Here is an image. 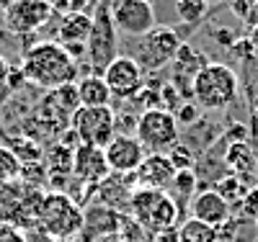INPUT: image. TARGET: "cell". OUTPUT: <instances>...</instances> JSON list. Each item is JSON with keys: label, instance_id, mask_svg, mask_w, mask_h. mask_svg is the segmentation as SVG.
I'll return each mask as SVG.
<instances>
[{"label": "cell", "instance_id": "obj_1", "mask_svg": "<svg viewBox=\"0 0 258 242\" xmlns=\"http://www.w3.org/2000/svg\"><path fill=\"white\" fill-rule=\"evenodd\" d=\"M18 67L26 83L44 88V91H57L62 85L75 83L80 72L78 59L59 41H36L24 52Z\"/></svg>", "mask_w": 258, "mask_h": 242}, {"label": "cell", "instance_id": "obj_2", "mask_svg": "<svg viewBox=\"0 0 258 242\" xmlns=\"http://www.w3.org/2000/svg\"><path fill=\"white\" fill-rule=\"evenodd\" d=\"M129 216L147 234L155 237L181 224V206L176 201V196H170L168 191L137 186L132 199H129Z\"/></svg>", "mask_w": 258, "mask_h": 242}, {"label": "cell", "instance_id": "obj_3", "mask_svg": "<svg viewBox=\"0 0 258 242\" xmlns=\"http://www.w3.org/2000/svg\"><path fill=\"white\" fill-rule=\"evenodd\" d=\"M238 72L220 62H207L191 83V101L204 111H222L238 101Z\"/></svg>", "mask_w": 258, "mask_h": 242}, {"label": "cell", "instance_id": "obj_4", "mask_svg": "<svg viewBox=\"0 0 258 242\" xmlns=\"http://www.w3.org/2000/svg\"><path fill=\"white\" fill-rule=\"evenodd\" d=\"M36 222L41 232L49 234L52 239H75L83 224V211L68 193L54 191V193L41 196Z\"/></svg>", "mask_w": 258, "mask_h": 242}, {"label": "cell", "instance_id": "obj_5", "mask_svg": "<svg viewBox=\"0 0 258 242\" xmlns=\"http://www.w3.org/2000/svg\"><path fill=\"white\" fill-rule=\"evenodd\" d=\"M132 134L140 139L147 155H168L176 144H181V126L176 116L165 108H147L137 116Z\"/></svg>", "mask_w": 258, "mask_h": 242}, {"label": "cell", "instance_id": "obj_6", "mask_svg": "<svg viewBox=\"0 0 258 242\" xmlns=\"http://www.w3.org/2000/svg\"><path fill=\"white\" fill-rule=\"evenodd\" d=\"M181 44L183 41L176 34V29H170V26H155V29H150L145 36L137 39L135 54H129V57L140 64L145 75L147 72H158V70L168 67V64L176 59Z\"/></svg>", "mask_w": 258, "mask_h": 242}, {"label": "cell", "instance_id": "obj_7", "mask_svg": "<svg viewBox=\"0 0 258 242\" xmlns=\"http://www.w3.org/2000/svg\"><path fill=\"white\" fill-rule=\"evenodd\" d=\"M70 129L75 131L78 144L106 147L116 131V111L111 106H80L70 114Z\"/></svg>", "mask_w": 258, "mask_h": 242}, {"label": "cell", "instance_id": "obj_8", "mask_svg": "<svg viewBox=\"0 0 258 242\" xmlns=\"http://www.w3.org/2000/svg\"><path fill=\"white\" fill-rule=\"evenodd\" d=\"M85 54H88L93 75H101L119 57V31L111 21L109 3L98 6L93 13V29L88 41H85Z\"/></svg>", "mask_w": 258, "mask_h": 242}, {"label": "cell", "instance_id": "obj_9", "mask_svg": "<svg viewBox=\"0 0 258 242\" xmlns=\"http://www.w3.org/2000/svg\"><path fill=\"white\" fill-rule=\"evenodd\" d=\"M109 11L116 31L124 36L140 39L158 26L153 0H109Z\"/></svg>", "mask_w": 258, "mask_h": 242}, {"label": "cell", "instance_id": "obj_10", "mask_svg": "<svg viewBox=\"0 0 258 242\" xmlns=\"http://www.w3.org/2000/svg\"><path fill=\"white\" fill-rule=\"evenodd\" d=\"M54 16V8L49 0H11L3 11V24L11 34L26 36L47 26Z\"/></svg>", "mask_w": 258, "mask_h": 242}, {"label": "cell", "instance_id": "obj_11", "mask_svg": "<svg viewBox=\"0 0 258 242\" xmlns=\"http://www.w3.org/2000/svg\"><path fill=\"white\" fill-rule=\"evenodd\" d=\"M101 77L106 80V85H109V91L116 101H132L145 88V72L129 54H119L101 72Z\"/></svg>", "mask_w": 258, "mask_h": 242}, {"label": "cell", "instance_id": "obj_12", "mask_svg": "<svg viewBox=\"0 0 258 242\" xmlns=\"http://www.w3.org/2000/svg\"><path fill=\"white\" fill-rule=\"evenodd\" d=\"M103 155H106V165H109L111 173L132 175V173H137V168L147 157V152L135 134H116L103 147Z\"/></svg>", "mask_w": 258, "mask_h": 242}, {"label": "cell", "instance_id": "obj_13", "mask_svg": "<svg viewBox=\"0 0 258 242\" xmlns=\"http://www.w3.org/2000/svg\"><path fill=\"white\" fill-rule=\"evenodd\" d=\"M124 216H126L124 211H116L111 206L91 204L83 211V224H80V232H78V242H96L101 237L119 234Z\"/></svg>", "mask_w": 258, "mask_h": 242}, {"label": "cell", "instance_id": "obj_14", "mask_svg": "<svg viewBox=\"0 0 258 242\" xmlns=\"http://www.w3.org/2000/svg\"><path fill=\"white\" fill-rule=\"evenodd\" d=\"M109 165H106V155L101 147L93 144H75L73 149V175L75 181L88 183V186H98L106 175H109Z\"/></svg>", "mask_w": 258, "mask_h": 242}, {"label": "cell", "instance_id": "obj_15", "mask_svg": "<svg viewBox=\"0 0 258 242\" xmlns=\"http://www.w3.org/2000/svg\"><path fill=\"white\" fill-rule=\"evenodd\" d=\"M191 219H197L202 224H209V227H222L225 222H230V204L220 196L217 188H204V191H197L191 196Z\"/></svg>", "mask_w": 258, "mask_h": 242}, {"label": "cell", "instance_id": "obj_16", "mask_svg": "<svg viewBox=\"0 0 258 242\" xmlns=\"http://www.w3.org/2000/svg\"><path fill=\"white\" fill-rule=\"evenodd\" d=\"M91 29H93V16L91 13L68 11L62 16V21H59L57 41L78 59L85 52V41H88V36H91Z\"/></svg>", "mask_w": 258, "mask_h": 242}, {"label": "cell", "instance_id": "obj_17", "mask_svg": "<svg viewBox=\"0 0 258 242\" xmlns=\"http://www.w3.org/2000/svg\"><path fill=\"white\" fill-rule=\"evenodd\" d=\"M176 165L170 163L168 155H147L142 160V165L135 173V181L142 188H158V191H168L173 186L176 178Z\"/></svg>", "mask_w": 258, "mask_h": 242}, {"label": "cell", "instance_id": "obj_18", "mask_svg": "<svg viewBox=\"0 0 258 242\" xmlns=\"http://www.w3.org/2000/svg\"><path fill=\"white\" fill-rule=\"evenodd\" d=\"M80 106H111L114 96L101 75H85L75 83Z\"/></svg>", "mask_w": 258, "mask_h": 242}, {"label": "cell", "instance_id": "obj_19", "mask_svg": "<svg viewBox=\"0 0 258 242\" xmlns=\"http://www.w3.org/2000/svg\"><path fill=\"white\" fill-rule=\"evenodd\" d=\"M207 64V59L199 54V52H194L188 44H181V49L173 59V70H176V77L178 75H188V80L194 83V77H197V72Z\"/></svg>", "mask_w": 258, "mask_h": 242}, {"label": "cell", "instance_id": "obj_20", "mask_svg": "<svg viewBox=\"0 0 258 242\" xmlns=\"http://www.w3.org/2000/svg\"><path fill=\"white\" fill-rule=\"evenodd\" d=\"M178 237L181 242H220L217 229L197 222V219H183L178 224Z\"/></svg>", "mask_w": 258, "mask_h": 242}, {"label": "cell", "instance_id": "obj_21", "mask_svg": "<svg viewBox=\"0 0 258 242\" xmlns=\"http://www.w3.org/2000/svg\"><path fill=\"white\" fill-rule=\"evenodd\" d=\"M207 11H209V6L204 0H176V16L186 26H197L207 16Z\"/></svg>", "mask_w": 258, "mask_h": 242}, {"label": "cell", "instance_id": "obj_22", "mask_svg": "<svg viewBox=\"0 0 258 242\" xmlns=\"http://www.w3.org/2000/svg\"><path fill=\"white\" fill-rule=\"evenodd\" d=\"M21 170H24V163L18 160V155L6 147V144H0V183H8V181H16Z\"/></svg>", "mask_w": 258, "mask_h": 242}, {"label": "cell", "instance_id": "obj_23", "mask_svg": "<svg viewBox=\"0 0 258 242\" xmlns=\"http://www.w3.org/2000/svg\"><path fill=\"white\" fill-rule=\"evenodd\" d=\"M227 160V165L235 170V173H245V170H250L253 168V152L245 147V144H238V142H235L232 147H230V155L225 157Z\"/></svg>", "mask_w": 258, "mask_h": 242}, {"label": "cell", "instance_id": "obj_24", "mask_svg": "<svg viewBox=\"0 0 258 242\" xmlns=\"http://www.w3.org/2000/svg\"><path fill=\"white\" fill-rule=\"evenodd\" d=\"M173 188H176V193L183 196V199H191V196L199 191L197 173H194V170H178L176 178H173Z\"/></svg>", "mask_w": 258, "mask_h": 242}, {"label": "cell", "instance_id": "obj_25", "mask_svg": "<svg viewBox=\"0 0 258 242\" xmlns=\"http://www.w3.org/2000/svg\"><path fill=\"white\" fill-rule=\"evenodd\" d=\"M183 103V96L178 93V88L173 83H165L160 88V108H165V111L170 114H176V108Z\"/></svg>", "mask_w": 258, "mask_h": 242}, {"label": "cell", "instance_id": "obj_26", "mask_svg": "<svg viewBox=\"0 0 258 242\" xmlns=\"http://www.w3.org/2000/svg\"><path fill=\"white\" fill-rule=\"evenodd\" d=\"M168 157H170V163L176 165V170H194V152L188 149V147H183V144H176L173 149L168 152Z\"/></svg>", "mask_w": 258, "mask_h": 242}, {"label": "cell", "instance_id": "obj_27", "mask_svg": "<svg viewBox=\"0 0 258 242\" xmlns=\"http://www.w3.org/2000/svg\"><path fill=\"white\" fill-rule=\"evenodd\" d=\"M199 111H202V108L194 103V101H183V103L176 108V114H173V116H176L178 126H191V124H197V119L202 116Z\"/></svg>", "mask_w": 258, "mask_h": 242}, {"label": "cell", "instance_id": "obj_28", "mask_svg": "<svg viewBox=\"0 0 258 242\" xmlns=\"http://www.w3.org/2000/svg\"><path fill=\"white\" fill-rule=\"evenodd\" d=\"M217 191H220V196L230 204L232 199H238V196L243 193V188H240V181L238 178H225L220 186H217Z\"/></svg>", "mask_w": 258, "mask_h": 242}, {"label": "cell", "instance_id": "obj_29", "mask_svg": "<svg viewBox=\"0 0 258 242\" xmlns=\"http://www.w3.org/2000/svg\"><path fill=\"white\" fill-rule=\"evenodd\" d=\"M109 3V0H70V11H78V13H96L98 6Z\"/></svg>", "mask_w": 258, "mask_h": 242}, {"label": "cell", "instance_id": "obj_30", "mask_svg": "<svg viewBox=\"0 0 258 242\" xmlns=\"http://www.w3.org/2000/svg\"><path fill=\"white\" fill-rule=\"evenodd\" d=\"M0 242H26V237H21L18 229L6 224V227H0Z\"/></svg>", "mask_w": 258, "mask_h": 242}, {"label": "cell", "instance_id": "obj_31", "mask_svg": "<svg viewBox=\"0 0 258 242\" xmlns=\"http://www.w3.org/2000/svg\"><path fill=\"white\" fill-rule=\"evenodd\" d=\"M245 211L258 216V191H250V193L245 196Z\"/></svg>", "mask_w": 258, "mask_h": 242}, {"label": "cell", "instance_id": "obj_32", "mask_svg": "<svg viewBox=\"0 0 258 242\" xmlns=\"http://www.w3.org/2000/svg\"><path fill=\"white\" fill-rule=\"evenodd\" d=\"M153 242H181V237H178V227H176V229H168V232H163V234H155Z\"/></svg>", "mask_w": 258, "mask_h": 242}, {"label": "cell", "instance_id": "obj_33", "mask_svg": "<svg viewBox=\"0 0 258 242\" xmlns=\"http://www.w3.org/2000/svg\"><path fill=\"white\" fill-rule=\"evenodd\" d=\"M8 70H11V64H8V59L0 54V83L6 80V75H8Z\"/></svg>", "mask_w": 258, "mask_h": 242}, {"label": "cell", "instance_id": "obj_34", "mask_svg": "<svg viewBox=\"0 0 258 242\" xmlns=\"http://www.w3.org/2000/svg\"><path fill=\"white\" fill-rule=\"evenodd\" d=\"M204 3H207V6H217V3H220V0H204Z\"/></svg>", "mask_w": 258, "mask_h": 242}, {"label": "cell", "instance_id": "obj_35", "mask_svg": "<svg viewBox=\"0 0 258 242\" xmlns=\"http://www.w3.org/2000/svg\"><path fill=\"white\" fill-rule=\"evenodd\" d=\"M255 116H258V106H255Z\"/></svg>", "mask_w": 258, "mask_h": 242}]
</instances>
